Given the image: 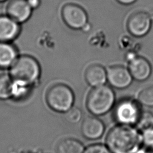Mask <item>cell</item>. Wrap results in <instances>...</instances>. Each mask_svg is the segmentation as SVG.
<instances>
[{"label":"cell","instance_id":"obj_1","mask_svg":"<svg viewBox=\"0 0 153 153\" xmlns=\"http://www.w3.org/2000/svg\"><path fill=\"white\" fill-rule=\"evenodd\" d=\"M142 143V133L131 125L118 124L106 137V145L112 153H134Z\"/></svg>","mask_w":153,"mask_h":153},{"label":"cell","instance_id":"obj_2","mask_svg":"<svg viewBox=\"0 0 153 153\" xmlns=\"http://www.w3.org/2000/svg\"><path fill=\"white\" fill-rule=\"evenodd\" d=\"M9 69V75L13 80L29 85L39 79L41 72L37 60L29 55L19 56Z\"/></svg>","mask_w":153,"mask_h":153},{"label":"cell","instance_id":"obj_3","mask_svg":"<svg viewBox=\"0 0 153 153\" xmlns=\"http://www.w3.org/2000/svg\"><path fill=\"white\" fill-rule=\"evenodd\" d=\"M115 95L109 86L102 85L94 87L88 93L86 106L88 111L97 116L108 112L114 106Z\"/></svg>","mask_w":153,"mask_h":153},{"label":"cell","instance_id":"obj_4","mask_svg":"<svg viewBox=\"0 0 153 153\" xmlns=\"http://www.w3.org/2000/svg\"><path fill=\"white\" fill-rule=\"evenodd\" d=\"M49 106L57 112H66L69 110L74 102V94L67 85L58 84L51 86L46 95Z\"/></svg>","mask_w":153,"mask_h":153},{"label":"cell","instance_id":"obj_5","mask_svg":"<svg viewBox=\"0 0 153 153\" xmlns=\"http://www.w3.org/2000/svg\"><path fill=\"white\" fill-rule=\"evenodd\" d=\"M140 103L131 98L120 100L115 105L114 118L121 124L135 125L141 114Z\"/></svg>","mask_w":153,"mask_h":153},{"label":"cell","instance_id":"obj_6","mask_svg":"<svg viewBox=\"0 0 153 153\" xmlns=\"http://www.w3.org/2000/svg\"><path fill=\"white\" fill-rule=\"evenodd\" d=\"M62 16L65 23L72 29H82L87 25V14L77 5L72 4L65 5L62 10Z\"/></svg>","mask_w":153,"mask_h":153},{"label":"cell","instance_id":"obj_7","mask_svg":"<svg viewBox=\"0 0 153 153\" xmlns=\"http://www.w3.org/2000/svg\"><path fill=\"white\" fill-rule=\"evenodd\" d=\"M107 81L114 88L123 89L129 86L133 77L128 69L123 66H112L106 70Z\"/></svg>","mask_w":153,"mask_h":153},{"label":"cell","instance_id":"obj_8","mask_svg":"<svg viewBox=\"0 0 153 153\" xmlns=\"http://www.w3.org/2000/svg\"><path fill=\"white\" fill-rule=\"evenodd\" d=\"M6 11L8 16L21 24L30 19L33 10L27 0H11L7 6Z\"/></svg>","mask_w":153,"mask_h":153},{"label":"cell","instance_id":"obj_9","mask_svg":"<svg viewBox=\"0 0 153 153\" xmlns=\"http://www.w3.org/2000/svg\"><path fill=\"white\" fill-rule=\"evenodd\" d=\"M20 24L7 15L0 16V42H11L19 35Z\"/></svg>","mask_w":153,"mask_h":153},{"label":"cell","instance_id":"obj_10","mask_svg":"<svg viewBox=\"0 0 153 153\" xmlns=\"http://www.w3.org/2000/svg\"><path fill=\"white\" fill-rule=\"evenodd\" d=\"M151 25V17L145 13H137L133 14L128 22V29L130 33L136 36H142L149 30Z\"/></svg>","mask_w":153,"mask_h":153},{"label":"cell","instance_id":"obj_11","mask_svg":"<svg viewBox=\"0 0 153 153\" xmlns=\"http://www.w3.org/2000/svg\"><path fill=\"white\" fill-rule=\"evenodd\" d=\"M105 131V125L99 118L94 117L85 118L81 125V133L84 137L90 140L100 138Z\"/></svg>","mask_w":153,"mask_h":153},{"label":"cell","instance_id":"obj_12","mask_svg":"<svg viewBox=\"0 0 153 153\" xmlns=\"http://www.w3.org/2000/svg\"><path fill=\"white\" fill-rule=\"evenodd\" d=\"M128 70L133 78L139 81H145L151 73L149 63L145 59L140 57L134 56L129 60Z\"/></svg>","mask_w":153,"mask_h":153},{"label":"cell","instance_id":"obj_13","mask_svg":"<svg viewBox=\"0 0 153 153\" xmlns=\"http://www.w3.org/2000/svg\"><path fill=\"white\" fill-rule=\"evenodd\" d=\"M19 56L18 51L13 44L0 42V68L10 69Z\"/></svg>","mask_w":153,"mask_h":153},{"label":"cell","instance_id":"obj_14","mask_svg":"<svg viewBox=\"0 0 153 153\" xmlns=\"http://www.w3.org/2000/svg\"><path fill=\"white\" fill-rule=\"evenodd\" d=\"M85 78L87 83L93 87L104 85L107 81L106 70L99 65L90 66L85 72Z\"/></svg>","mask_w":153,"mask_h":153},{"label":"cell","instance_id":"obj_15","mask_svg":"<svg viewBox=\"0 0 153 153\" xmlns=\"http://www.w3.org/2000/svg\"><path fill=\"white\" fill-rule=\"evenodd\" d=\"M84 151L83 144L72 138L63 139L59 142L56 149L57 153H84Z\"/></svg>","mask_w":153,"mask_h":153},{"label":"cell","instance_id":"obj_16","mask_svg":"<svg viewBox=\"0 0 153 153\" xmlns=\"http://www.w3.org/2000/svg\"><path fill=\"white\" fill-rule=\"evenodd\" d=\"M13 94V81L10 75L0 74V99H5Z\"/></svg>","mask_w":153,"mask_h":153},{"label":"cell","instance_id":"obj_17","mask_svg":"<svg viewBox=\"0 0 153 153\" xmlns=\"http://www.w3.org/2000/svg\"><path fill=\"white\" fill-rule=\"evenodd\" d=\"M135 125L140 132L153 127V114L148 111L142 112Z\"/></svg>","mask_w":153,"mask_h":153},{"label":"cell","instance_id":"obj_18","mask_svg":"<svg viewBox=\"0 0 153 153\" xmlns=\"http://www.w3.org/2000/svg\"><path fill=\"white\" fill-rule=\"evenodd\" d=\"M137 100L146 106L153 107V86L143 89L138 95Z\"/></svg>","mask_w":153,"mask_h":153},{"label":"cell","instance_id":"obj_19","mask_svg":"<svg viewBox=\"0 0 153 153\" xmlns=\"http://www.w3.org/2000/svg\"><path fill=\"white\" fill-rule=\"evenodd\" d=\"M65 118L66 121L70 123H77L82 118V112L77 108H71L69 110L66 112Z\"/></svg>","mask_w":153,"mask_h":153},{"label":"cell","instance_id":"obj_20","mask_svg":"<svg viewBox=\"0 0 153 153\" xmlns=\"http://www.w3.org/2000/svg\"><path fill=\"white\" fill-rule=\"evenodd\" d=\"M84 153H112L107 146L96 143L89 145L85 149Z\"/></svg>","mask_w":153,"mask_h":153},{"label":"cell","instance_id":"obj_21","mask_svg":"<svg viewBox=\"0 0 153 153\" xmlns=\"http://www.w3.org/2000/svg\"><path fill=\"white\" fill-rule=\"evenodd\" d=\"M142 143L149 149L153 148V127L142 133Z\"/></svg>","mask_w":153,"mask_h":153},{"label":"cell","instance_id":"obj_22","mask_svg":"<svg viewBox=\"0 0 153 153\" xmlns=\"http://www.w3.org/2000/svg\"><path fill=\"white\" fill-rule=\"evenodd\" d=\"M28 4L30 7L32 8V10H35L38 8L41 4V0H27Z\"/></svg>","mask_w":153,"mask_h":153},{"label":"cell","instance_id":"obj_23","mask_svg":"<svg viewBox=\"0 0 153 153\" xmlns=\"http://www.w3.org/2000/svg\"><path fill=\"white\" fill-rule=\"evenodd\" d=\"M117 1L123 4H130L135 2L136 0H117Z\"/></svg>","mask_w":153,"mask_h":153},{"label":"cell","instance_id":"obj_24","mask_svg":"<svg viewBox=\"0 0 153 153\" xmlns=\"http://www.w3.org/2000/svg\"><path fill=\"white\" fill-rule=\"evenodd\" d=\"M134 153H148V151L146 150L145 148H140L137 151H136Z\"/></svg>","mask_w":153,"mask_h":153},{"label":"cell","instance_id":"obj_25","mask_svg":"<svg viewBox=\"0 0 153 153\" xmlns=\"http://www.w3.org/2000/svg\"><path fill=\"white\" fill-rule=\"evenodd\" d=\"M148 153H153V148L150 149L148 151Z\"/></svg>","mask_w":153,"mask_h":153},{"label":"cell","instance_id":"obj_26","mask_svg":"<svg viewBox=\"0 0 153 153\" xmlns=\"http://www.w3.org/2000/svg\"><path fill=\"white\" fill-rule=\"evenodd\" d=\"M6 1H7V0H0V2H5Z\"/></svg>","mask_w":153,"mask_h":153}]
</instances>
